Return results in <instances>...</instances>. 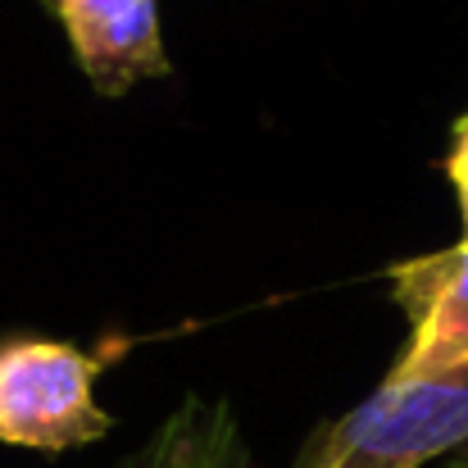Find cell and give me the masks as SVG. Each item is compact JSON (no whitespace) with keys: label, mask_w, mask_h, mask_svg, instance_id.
<instances>
[{"label":"cell","mask_w":468,"mask_h":468,"mask_svg":"<svg viewBox=\"0 0 468 468\" xmlns=\"http://www.w3.org/2000/svg\"><path fill=\"white\" fill-rule=\"evenodd\" d=\"M96 355L64 341L0 346V441L18 451H73L110 437L114 419L96 405Z\"/></svg>","instance_id":"2"},{"label":"cell","mask_w":468,"mask_h":468,"mask_svg":"<svg viewBox=\"0 0 468 468\" xmlns=\"http://www.w3.org/2000/svg\"><path fill=\"white\" fill-rule=\"evenodd\" d=\"M451 468H468V455H464V460H455V464H451Z\"/></svg>","instance_id":"7"},{"label":"cell","mask_w":468,"mask_h":468,"mask_svg":"<svg viewBox=\"0 0 468 468\" xmlns=\"http://www.w3.org/2000/svg\"><path fill=\"white\" fill-rule=\"evenodd\" d=\"M391 296L410 318V346L391 378H423L468 364V237L391 269Z\"/></svg>","instance_id":"3"},{"label":"cell","mask_w":468,"mask_h":468,"mask_svg":"<svg viewBox=\"0 0 468 468\" xmlns=\"http://www.w3.org/2000/svg\"><path fill=\"white\" fill-rule=\"evenodd\" d=\"M55 9L96 91L119 96L137 78L168 73L155 0H55Z\"/></svg>","instance_id":"4"},{"label":"cell","mask_w":468,"mask_h":468,"mask_svg":"<svg viewBox=\"0 0 468 468\" xmlns=\"http://www.w3.org/2000/svg\"><path fill=\"white\" fill-rule=\"evenodd\" d=\"M446 173L455 182V196H460V214H464V237H468V114L455 123V146L446 155Z\"/></svg>","instance_id":"6"},{"label":"cell","mask_w":468,"mask_h":468,"mask_svg":"<svg viewBox=\"0 0 468 468\" xmlns=\"http://www.w3.org/2000/svg\"><path fill=\"white\" fill-rule=\"evenodd\" d=\"M119 468H250V451L228 400L186 396Z\"/></svg>","instance_id":"5"},{"label":"cell","mask_w":468,"mask_h":468,"mask_svg":"<svg viewBox=\"0 0 468 468\" xmlns=\"http://www.w3.org/2000/svg\"><path fill=\"white\" fill-rule=\"evenodd\" d=\"M468 446V364L391 378L314 432L296 468H423Z\"/></svg>","instance_id":"1"}]
</instances>
